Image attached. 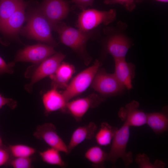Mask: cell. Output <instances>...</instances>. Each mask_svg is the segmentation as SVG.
<instances>
[{
    "label": "cell",
    "mask_w": 168,
    "mask_h": 168,
    "mask_svg": "<svg viewBox=\"0 0 168 168\" xmlns=\"http://www.w3.org/2000/svg\"><path fill=\"white\" fill-rule=\"evenodd\" d=\"M128 25L125 22L119 21L114 26L104 29L105 35L104 43L105 51L114 58L125 57L133 43L127 35Z\"/></svg>",
    "instance_id": "2"
},
{
    "label": "cell",
    "mask_w": 168,
    "mask_h": 168,
    "mask_svg": "<svg viewBox=\"0 0 168 168\" xmlns=\"http://www.w3.org/2000/svg\"><path fill=\"white\" fill-rule=\"evenodd\" d=\"M85 157L96 168L105 167V163L107 161L108 154L98 146L89 147L84 154Z\"/></svg>",
    "instance_id": "20"
},
{
    "label": "cell",
    "mask_w": 168,
    "mask_h": 168,
    "mask_svg": "<svg viewBox=\"0 0 168 168\" xmlns=\"http://www.w3.org/2000/svg\"><path fill=\"white\" fill-rule=\"evenodd\" d=\"M26 6L27 3L24 1L16 11L0 25V31L8 35L16 36L20 32L26 21Z\"/></svg>",
    "instance_id": "14"
},
{
    "label": "cell",
    "mask_w": 168,
    "mask_h": 168,
    "mask_svg": "<svg viewBox=\"0 0 168 168\" xmlns=\"http://www.w3.org/2000/svg\"><path fill=\"white\" fill-rule=\"evenodd\" d=\"M156 1L164 2V3H167L168 2V0H154ZM144 0H135V1L136 3H140L142 2H143Z\"/></svg>",
    "instance_id": "32"
},
{
    "label": "cell",
    "mask_w": 168,
    "mask_h": 168,
    "mask_svg": "<svg viewBox=\"0 0 168 168\" xmlns=\"http://www.w3.org/2000/svg\"><path fill=\"white\" fill-rule=\"evenodd\" d=\"M5 105H7L11 109L13 110L16 107L17 102L12 99L2 96L0 93V109Z\"/></svg>",
    "instance_id": "30"
},
{
    "label": "cell",
    "mask_w": 168,
    "mask_h": 168,
    "mask_svg": "<svg viewBox=\"0 0 168 168\" xmlns=\"http://www.w3.org/2000/svg\"><path fill=\"white\" fill-rule=\"evenodd\" d=\"M52 29L58 33L63 44L79 55H86V46L88 40L93 36V32L92 30L84 31L61 21L53 26Z\"/></svg>",
    "instance_id": "3"
},
{
    "label": "cell",
    "mask_w": 168,
    "mask_h": 168,
    "mask_svg": "<svg viewBox=\"0 0 168 168\" xmlns=\"http://www.w3.org/2000/svg\"><path fill=\"white\" fill-rule=\"evenodd\" d=\"M8 147L14 157H30L36 152L35 148L24 144L10 145Z\"/></svg>",
    "instance_id": "24"
},
{
    "label": "cell",
    "mask_w": 168,
    "mask_h": 168,
    "mask_svg": "<svg viewBox=\"0 0 168 168\" xmlns=\"http://www.w3.org/2000/svg\"><path fill=\"white\" fill-rule=\"evenodd\" d=\"M26 12V24L21 33L29 39H33L54 47L58 45L51 32V26L40 7H29Z\"/></svg>",
    "instance_id": "1"
},
{
    "label": "cell",
    "mask_w": 168,
    "mask_h": 168,
    "mask_svg": "<svg viewBox=\"0 0 168 168\" xmlns=\"http://www.w3.org/2000/svg\"><path fill=\"white\" fill-rule=\"evenodd\" d=\"M135 161L140 168H163L165 166L164 162L158 159L151 163L148 156L144 153L138 154Z\"/></svg>",
    "instance_id": "25"
},
{
    "label": "cell",
    "mask_w": 168,
    "mask_h": 168,
    "mask_svg": "<svg viewBox=\"0 0 168 168\" xmlns=\"http://www.w3.org/2000/svg\"><path fill=\"white\" fill-rule=\"evenodd\" d=\"M117 129V127L112 126L107 122L102 123L100 129L94 136L97 143L102 146L109 144Z\"/></svg>",
    "instance_id": "21"
},
{
    "label": "cell",
    "mask_w": 168,
    "mask_h": 168,
    "mask_svg": "<svg viewBox=\"0 0 168 168\" xmlns=\"http://www.w3.org/2000/svg\"><path fill=\"white\" fill-rule=\"evenodd\" d=\"M129 127L124 123L118 128L112 140V143L108 154L107 160L114 165L119 158L122 159L125 166L127 167L133 161L132 153L127 152L126 148L130 136Z\"/></svg>",
    "instance_id": "5"
},
{
    "label": "cell",
    "mask_w": 168,
    "mask_h": 168,
    "mask_svg": "<svg viewBox=\"0 0 168 168\" xmlns=\"http://www.w3.org/2000/svg\"><path fill=\"white\" fill-rule=\"evenodd\" d=\"M39 6L51 28L66 18L69 11V4L65 0H43Z\"/></svg>",
    "instance_id": "11"
},
{
    "label": "cell",
    "mask_w": 168,
    "mask_h": 168,
    "mask_svg": "<svg viewBox=\"0 0 168 168\" xmlns=\"http://www.w3.org/2000/svg\"><path fill=\"white\" fill-rule=\"evenodd\" d=\"M15 65L14 61L6 63L0 56V76L5 73L12 74L14 71L13 67Z\"/></svg>",
    "instance_id": "28"
},
{
    "label": "cell",
    "mask_w": 168,
    "mask_h": 168,
    "mask_svg": "<svg viewBox=\"0 0 168 168\" xmlns=\"http://www.w3.org/2000/svg\"><path fill=\"white\" fill-rule=\"evenodd\" d=\"M116 15V11L114 9L108 11L85 9L79 14L77 26L81 30L90 31L100 25H109L115 20Z\"/></svg>",
    "instance_id": "4"
},
{
    "label": "cell",
    "mask_w": 168,
    "mask_h": 168,
    "mask_svg": "<svg viewBox=\"0 0 168 168\" xmlns=\"http://www.w3.org/2000/svg\"><path fill=\"white\" fill-rule=\"evenodd\" d=\"M23 2V0H0V25L7 20Z\"/></svg>",
    "instance_id": "23"
},
{
    "label": "cell",
    "mask_w": 168,
    "mask_h": 168,
    "mask_svg": "<svg viewBox=\"0 0 168 168\" xmlns=\"http://www.w3.org/2000/svg\"><path fill=\"white\" fill-rule=\"evenodd\" d=\"M3 145L2 139L0 136V146Z\"/></svg>",
    "instance_id": "33"
},
{
    "label": "cell",
    "mask_w": 168,
    "mask_h": 168,
    "mask_svg": "<svg viewBox=\"0 0 168 168\" xmlns=\"http://www.w3.org/2000/svg\"><path fill=\"white\" fill-rule=\"evenodd\" d=\"M31 163L30 157H14L10 161V164L14 168H30Z\"/></svg>",
    "instance_id": "27"
},
{
    "label": "cell",
    "mask_w": 168,
    "mask_h": 168,
    "mask_svg": "<svg viewBox=\"0 0 168 168\" xmlns=\"http://www.w3.org/2000/svg\"><path fill=\"white\" fill-rule=\"evenodd\" d=\"M42 101L44 107V114L46 116L57 110L62 112L67 102L62 93L58 92L57 89L53 88L44 94Z\"/></svg>",
    "instance_id": "17"
},
{
    "label": "cell",
    "mask_w": 168,
    "mask_h": 168,
    "mask_svg": "<svg viewBox=\"0 0 168 168\" xmlns=\"http://www.w3.org/2000/svg\"><path fill=\"white\" fill-rule=\"evenodd\" d=\"M58 150L50 147L39 152V155L43 161L45 163L64 168L67 164L62 159Z\"/></svg>",
    "instance_id": "22"
},
{
    "label": "cell",
    "mask_w": 168,
    "mask_h": 168,
    "mask_svg": "<svg viewBox=\"0 0 168 168\" xmlns=\"http://www.w3.org/2000/svg\"><path fill=\"white\" fill-rule=\"evenodd\" d=\"M101 63L96 60L94 64L77 75L62 93L67 102L84 91L91 83L101 66Z\"/></svg>",
    "instance_id": "6"
},
{
    "label": "cell",
    "mask_w": 168,
    "mask_h": 168,
    "mask_svg": "<svg viewBox=\"0 0 168 168\" xmlns=\"http://www.w3.org/2000/svg\"><path fill=\"white\" fill-rule=\"evenodd\" d=\"M11 155L8 147H7L3 145L0 146V166L8 162L10 159Z\"/></svg>",
    "instance_id": "29"
},
{
    "label": "cell",
    "mask_w": 168,
    "mask_h": 168,
    "mask_svg": "<svg viewBox=\"0 0 168 168\" xmlns=\"http://www.w3.org/2000/svg\"><path fill=\"white\" fill-rule=\"evenodd\" d=\"M56 53L54 47L38 43L26 46L19 50L13 61L30 62L38 65Z\"/></svg>",
    "instance_id": "7"
},
{
    "label": "cell",
    "mask_w": 168,
    "mask_h": 168,
    "mask_svg": "<svg viewBox=\"0 0 168 168\" xmlns=\"http://www.w3.org/2000/svg\"><path fill=\"white\" fill-rule=\"evenodd\" d=\"M91 84L94 89L105 96L119 94L125 88L114 73H108L102 69L98 70Z\"/></svg>",
    "instance_id": "8"
},
{
    "label": "cell",
    "mask_w": 168,
    "mask_h": 168,
    "mask_svg": "<svg viewBox=\"0 0 168 168\" xmlns=\"http://www.w3.org/2000/svg\"><path fill=\"white\" fill-rule=\"evenodd\" d=\"M104 99L96 94L77 99L66 103L63 112L68 113L77 122H80L91 108L98 106Z\"/></svg>",
    "instance_id": "10"
},
{
    "label": "cell",
    "mask_w": 168,
    "mask_h": 168,
    "mask_svg": "<svg viewBox=\"0 0 168 168\" xmlns=\"http://www.w3.org/2000/svg\"><path fill=\"white\" fill-rule=\"evenodd\" d=\"M97 129L96 124L91 122L87 124L79 126L73 131L67 145L68 154L77 146L86 140L94 137Z\"/></svg>",
    "instance_id": "16"
},
{
    "label": "cell",
    "mask_w": 168,
    "mask_h": 168,
    "mask_svg": "<svg viewBox=\"0 0 168 168\" xmlns=\"http://www.w3.org/2000/svg\"><path fill=\"white\" fill-rule=\"evenodd\" d=\"M94 0H72L71 2L74 3L76 6L82 10L91 6Z\"/></svg>",
    "instance_id": "31"
},
{
    "label": "cell",
    "mask_w": 168,
    "mask_h": 168,
    "mask_svg": "<svg viewBox=\"0 0 168 168\" xmlns=\"http://www.w3.org/2000/svg\"><path fill=\"white\" fill-rule=\"evenodd\" d=\"M139 106L138 102L133 100L120 108L119 117L129 126H140L146 124L147 114L139 110Z\"/></svg>",
    "instance_id": "13"
},
{
    "label": "cell",
    "mask_w": 168,
    "mask_h": 168,
    "mask_svg": "<svg viewBox=\"0 0 168 168\" xmlns=\"http://www.w3.org/2000/svg\"><path fill=\"white\" fill-rule=\"evenodd\" d=\"M74 72L75 68L72 65L61 63L55 72L49 76L52 80V88H65Z\"/></svg>",
    "instance_id": "18"
},
{
    "label": "cell",
    "mask_w": 168,
    "mask_h": 168,
    "mask_svg": "<svg viewBox=\"0 0 168 168\" xmlns=\"http://www.w3.org/2000/svg\"><path fill=\"white\" fill-rule=\"evenodd\" d=\"M146 124L156 134H161L168 128V117L165 111L147 114Z\"/></svg>",
    "instance_id": "19"
},
{
    "label": "cell",
    "mask_w": 168,
    "mask_h": 168,
    "mask_svg": "<svg viewBox=\"0 0 168 168\" xmlns=\"http://www.w3.org/2000/svg\"><path fill=\"white\" fill-rule=\"evenodd\" d=\"M36 138L44 141L50 147L68 154L67 145L57 133L55 126L50 123L38 125L33 133Z\"/></svg>",
    "instance_id": "12"
},
{
    "label": "cell",
    "mask_w": 168,
    "mask_h": 168,
    "mask_svg": "<svg viewBox=\"0 0 168 168\" xmlns=\"http://www.w3.org/2000/svg\"><path fill=\"white\" fill-rule=\"evenodd\" d=\"M115 70L114 73L118 80L125 88H132V82L135 76V65L127 62L125 57L114 58Z\"/></svg>",
    "instance_id": "15"
},
{
    "label": "cell",
    "mask_w": 168,
    "mask_h": 168,
    "mask_svg": "<svg viewBox=\"0 0 168 168\" xmlns=\"http://www.w3.org/2000/svg\"><path fill=\"white\" fill-rule=\"evenodd\" d=\"M104 2L106 5H120L129 12H132L136 7L135 0H105Z\"/></svg>",
    "instance_id": "26"
},
{
    "label": "cell",
    "mask_w": 168,
    "mask_h": 168,
    "mask_svg": "<svg viewBox=\"0 0 168 168\" xmlns=\"http://www.w3.org/2000/svg\"><path fill=\"white\" fill-rule=\"evenodd\" d=\"M65 57L62 53L56 52L42 61L34 72L30 82L25 86V90L31 93L34 85L43 78L53 74Z\"/></svg>",
    "instance_id": "9"
}]
</instances>
